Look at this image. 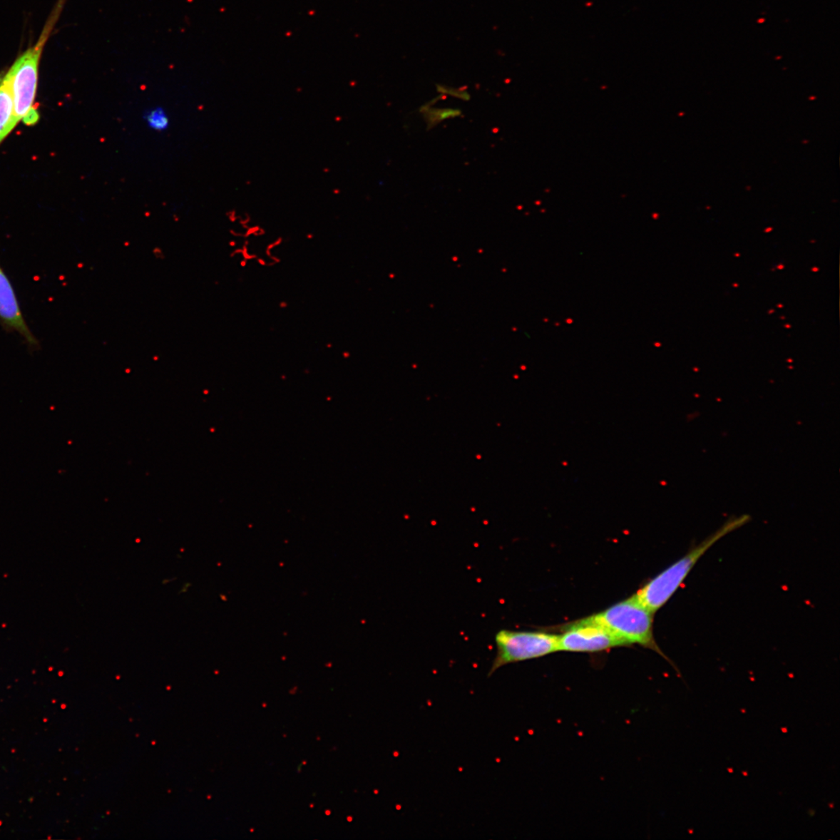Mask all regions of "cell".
<instances>
[{
	"mask_svg": "<svg viewBox=\"0 0 840 840\" xmlns=\"http://www.w3.org/2000/svg\"><path fill=\"white\" fill-rule=\"evenodd\" d=\"M496 655L488 676L501 667L560 651L559 635L543 631L501 630L495 636Z\"/></svg>",
	"mask_w": 840,
	"mask_h": 840,
	"instance_id": "cell-4",
	"label": "cell"
},
{
	"mask_svg": "<svg viewBox=\"0 0 840 840\" xmlns=\"http://www.w3.org/2000/svg\"><path fill=\"white\" fill-rule=\"evenodd\" d=\"M559 646L560 651L595 653L628 645L603 625L588 617L570 623L563 630L559 635Z\"/></svg>",
	"mask_w": 840,
	"mask_h": 840,
	"instance_id": "cell-5",
	"label": "cell"
},
{
	"mask_svg": "<svg viewBox=\"0 0 840 840\" xmlns=\"http://www.w3.org/2000/svg\"><path fill=\"white\" fill-rule=\"evenodd\" d=\"M749 519L748 516H742L727 521L715 533L707 537L697 546L693 547L681 559L649 580L634 595L642 605L655 614L660 608H662L670 601V599L682 585L683 581L687 579L701 557L704 556L719 539L747 524Z\"/></svg>",
	"mask_w": 840,
	"mask_h": 840,
	"instance_id": "cell-1",
	"label": "cell"
},
{
	"mask_svg": "<svg viewBox=\"0 0 840 840\" xmlns=\"http://www.w3.org/2000/svg\"><path fill=\"white\" fill-rule=\"evenodd\" d=\"M654 615L632 595L588 618L603 625L628 646L636 644L651 649L673 665L655 640Z\"/></svg>",
	"mask_w": 840,
	"mask_h": 840,
	"instance_id": "cell-3",
	"label": "cell"
},
{
	"mask_svg": "<svg viewBox=\"0 0 840 840\" xmlns=\"http://www.w3.org/2000/svg\"><path fill=\"white\" fill-rule=\"evenodd\" d=\"M0 324L7 332L19 334L32 349L39 348V342L26 322L14 289L0 265Z\"/></svg>",
	"mask_w": 840,
	"mask_h": 840,
	"instance_id": "cell-6",
	"label": "cell"
},
{
	"mask_svg": "<svg viewBox=\"0 0 840 840\" xmlns=\"http://www.w3.org/2000/svg\"><path fill=\"white\" fill-rule=\"evenodd\" d=\"M437 91L441 92L443 94H445V93L449 94V96H451L454 98H460V99H462L464 101H468L470 99V96H468V93H466V92L463 93L461 91H458V90H453V89L450 90L447 88L439 87V88H437Z\"/></svg>",
	"mask_w": 840,
	"mask_h": 840,
	"instance_id": "cell-10",
	"label": "cell"
},
{
	"mask_svg": "<svg viewBox=\"0 0 840 840\" xmlns=\"http://www.w3.org/2000/svg\"><path fill=\"white\" fill-rule=\"evenodd\" d=\"M426 124L427 130H431L444 120L459 117L461 111L456 108H434L426 104L419 109Z\"/></svg>",
	"mask_w": 840,
	"mask_h": 840,
	"instance_id": "cell-8",
	"label": "cell"
},
{
	"mask_svg": "<svg viewBox=\"0 0 840 840\" xmlns=\"http://www.w3.org/2000/svg\"><path fill=\"white\" fill-rule=\"evenodd\" d=\"M59 13L58 7L56 8L36 44L19 57L6 73L11 85L15 127L21 121L31 126L39 121V115L34 108L38 89L39 65L43 48L53 30Z\"/></svg>",
	"mask_w": 840,
	"mask_h": 840,
	"instance_id": "cell-2",
	"label": "cell"
},
{
	"mask_svg": "<svg viewBox=\"0 0 840 840\" xmlns=\"http://www.w3.org/2000/svg\"><path fill=\"white\" fill-rule=\"evenodd\" d=\"M15 128L14 98L10 79L6 74L0 80V143Z\"/></svg>",
	"mask_w": 840,
	"mask_h": 840,
	"instance_id": "cell-7",
	"label": "cell"
},
{
	"mask_svg": "<svg viewBox=\"0 0 840 840\" xmlns=\"http://www.w3.org/2000/svg\"><path fill=\"white\" fill-rule=\"evenodd\" d=\"M145 123L155 132H165L170 126V117L167 111L163 107H154L149 109L144 115Z\"/></svg>",
	"mask_w": 840,
	"mask_h": 840,
	"instance_id": "cell-9",
	"label": "cell"
}]
</instances>
